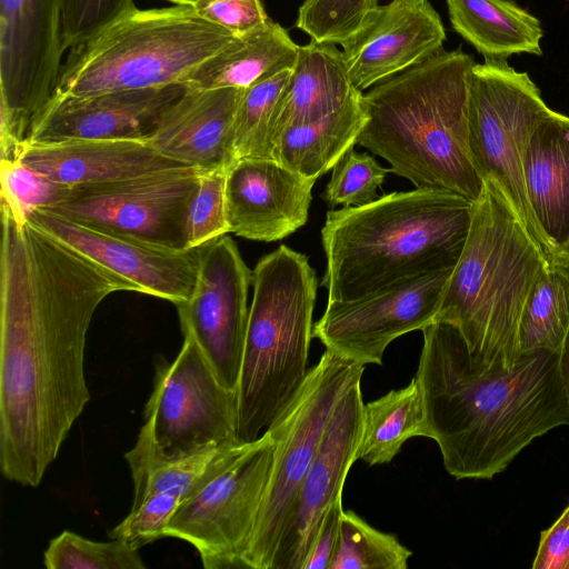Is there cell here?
I'll use <instances>...</instances> for the list:
<instances>
[{
	"label": "cell",
	"instance_id": "34",
	"mask_svg": "<svg viewBox=\"0 0 569 569\" xmlns=\"http://www.w3.org/2000/svg\"><path fill=\"white\" fill-rule=\"evenodd\" d=\"M378 0H305L296 27L311 40L342 44L363 26Z\"/></svg>",
	"mask_w": 569,
	"mask_h": 569
},
{
	"label": "cell",
	"instance_id": "12",
	"mask_svg": "<svg viewBox=\"0 0 569 569\" xmlns=\"http://www.w3.org/2000/svg\"><path fill=\"white\" fill-rule=\"evenodd\" d=\"M203 170L177 167L121 180L71 187L56 206L66 218L187 250V221Z\"/></svg>",
	"mask_w": 569,
	"mask_h": 569
},
{
	"label": "cell",
	"instance_id": "37",
	"mask_svg": "<svg viewBox=\"0 0 569 569\" xmlns=\"http://www.w3.org/2000/svg\"><path fill=\"white\" fill-rule=\"evenodd\" d=\"M228 169L203 170L191 200L188 221V248H200L230 232L226 200Z\"/></svg>",
	"mask_w": 569,
	"mask_h": 569
},
{
	"label": "cell",
	"instance_id": "5",
	"mask_svg": "<svg viewBox=\"0 0 569 569\" xmlns=\"http://www.w3.org/2000/svg\"><path fill=\"white\" fill-rule=\"evenodd\" d=\"M549 264L499 187L483 180L433 321L459 331L476 372L515 367L526 301Z\"/></svg>",
	"mask_w": 569,
	"mask_h": 569
},
{
	"label": "cell",
	"instance_id": "38",
	"mask_svg": "<svg viewBox=\"0 0 569 569\" xmlns=\"http://www.w3.org/2000/svg\"><path fill=\"white\" fill-rule=\"evenodd\" d=\"M133 0H62V39L71 49L131 12Z\"/></svg>",
	"mask_w": 569,
	"mask_h": 569
},
{
	"label": "cell",
	"instance_id": "15",
	"mask_svg": "<svg viewBox=\"0 0 569 569\" xmlns=\"http://www.w3.org/2000/svg\"><path fill=\"white\" fill-rule=\"evenodd\" d=\"M453 269V268H452ZM452 269L428 273L382 291L351 300L328 301L313 325L312 338L347 360L381 365L397 338L423 330L435 321Z\"/></svg>",
	"mask_w": 569,
	"mask_h": 569
},
{
	"label": "cell",
	"instance_id": "26",
	"mask_svg": "<svg viewBox=\"0 0 569 569\" xmlns=\"http://www.w3.org/2000/svg\"><path fill=\"white\" fill-rule=\"evenodd\" d=\"M362 94L318 120L282 131L273 147V160L308 179L332 169L357 143L366 123Z\"/></svg>",
	"mask_w": 569,
	"mask_h": 569
},
{
	"label": "cell",
	"instance_id": "17",
	"mask_svg": "<svg viewBox=\"0 0 569 569\" xmlns=\"http://www.w3.org/2000/svg\"><path fill=\"white\" fill-rule=\"evenodd\" d=\"M361 379L340 397L280 537L271 569H302L319 525L342 496L357 461L363 409Z\"/></svg>",
	"mask_w": 569,
	"mask_h": 569
},
{
	"label": "cell",
	"instance_id": "39",
	"mask_svg": "<svg viewBox=\"0 0 569 569\" xmlns=\"http://www.w3.org/2000/svg\"><path fill=\"white\" fill-rule=\"evenodd\" d=\"M180 503L171 493H158L132 507L128 516L114 527L109 537L121 539L136 549L167 537V527Z\"/></svg>",
	"mask_w": 569,
	"mask_h": 569
},
{
	"label": "cell",
	"instance_id": "8",
	"mask_svg": "<svg viewBox=\"0 0 569 569\" xmlns=\"http://www.w3.org/2000/svg\"><path fill=\"white\" fill-rule=\"evenodd\" d=\"M551 110L526 72L506 61L475 63L469 76L468 123L471 156L482 180L505 194L546 259L556 247L531 209L523 177L525 152L537 124Z\"/></svg>",
	"mask_w": 569,
	"mask_h": 569
},
{
	"label": "cell",
	"instance_id": "2",
	"mask_svg": "<svg viewBox=\"0 0 569 569\" xmlns=\"http://www.w3.org/2000/svg\"><path fill=\"white\" fill-rule=\"evenodd\" d=\"M422 335L415 378L428 438L453 478L490 480L533 440L569 426L557 352L521 353L510 370L480 373L453 326L432 322Z\"/></svg>",
	"mask_w": 569,
	"mask_h": 569
},
{
	"label": "cell",
	"instance_id": "13",
	"mask_svg": "<svg viewBox=\"0 0 569 569\" xmlns=\"http://www.w3.org/2000/svg\"><path fill=\"white\" fill-rule=\"evenodd\" d=\"M199 252L193 291L186 302L177 305L181 330L194 339L219 382L237 390L252 270L227 234L200 247Z\"/></svg>",
	"mask_w": 569,
	"mask_h": 569
},
{
	"label": "cell",
	"instance_id": "19",
	"mask_svg": "<svg viewBox=\"0 0 569 569\" xmlns=\"http://www.w3.org/2000/svg\"><path fill=\"white\" fill-rule=\"evenodd\" d=\"M182 83L92 96L51 97L28 141L136 139L148 141L166 111L187 91Z\"/></svg>",
	"mask_w": 569,
	"mask_h": 569
},
{
	"label": "cell",
	"instance_id": "45",
	"mask_svg": "<svg viewBox=\"0 0 569 569\" xmlns=\"http://www.w3.org/2000/svg\"><path fill=\"white\" fill-rule=\"evenodd\" d=\"M178 6H194L202 0H166Z\"/></svg>",
	"mask_w": 569,
	"mask_h": 569
},
{
	"label": "cell",
	"instance_id": "23",
	"mask_svg": "<svg viewBox=\"0 0 569 569\" xmlns=\"http://www.w3.org/2000/svg\"><path fill=\"white\" fill-rule=\"evenodd\" d=\"M361 93L336 44L311 40L299 46L296 64L278 102L273 147L286 129L328 116Z\"/></svg>",
	"mask_w": 569,
	"mask_h": 569
},
{
	"label": "cell",
	"instance_id": "32",
	"mask_svg": "<svg viewBox=\"0 0 569 569\" xmlns=\"http://www.w3.org/2000/svg\"><path fill=\"white\" fill-rule=\"evenodd\" d=\"M412 551L396 536L371 527L355 511H342L339 538L328 569H406Z\"/></svg>",
	"mask_w": 569,
	"mask_h": 569
},
{
	"label": "cell",
	"instance_id": "25",
	"mask_svg": "<svg viewBox=\"0 0 569 569\" xmlns=\"http://www.w3.org/2000/svg\"><path fill=\"white\" fill-rule=\"evenodd\" d=\"M299 46L270 19L260 28L237 36L182 81L192 90L246 89L283 70H291Z\"/></svg>",
	"mask_w": 569,
	"mask_h": 569
},
{
	"label": "cell",
	"instance_id": "16",
	"mask_svg": "<svg viewBox=\"0 0 569 569\" xmlns=\"http://www.w3.org/2000/svg\"><path fill=\"white\" fill-rule=\"evenodd\" d=\"M28 220L51 237L113 272L134 291L186 302L194 288L199 248L178 250L129 234L82 223L47 209H37Z\"/></svg>",
	"mask_w": 569,
	"mask_h": 569
},
{
	"label": "cell",
	"instance_id": "9",
	"mask_svg": "<svg viewBox=\"0 0 569 569\" xmlns=\"http://www.w3.org/2000/svg\"><path fill=\"white\" fill-rule=\"evenodd\" d=\"M365 366L325 350L298 393L269 426L273 461L243 568L271 569L296 498L316 457L329 418L343 392L360 380Z\"/></svg>",
	"mask_w": 569,
	"mask_h": 569
},
{
	"label": "cell",
	"instance_id": "4",
	"mask_svg": "<svg viewBox=\"0 0 569 569\" xmlns=\"http://www.w3.org/2000/svg\"><path fill=\"white\" fill-rule=\"evenodd\" d=\"M473 64L460 49L442 50L372 86L362 94L367 120L357 143L416 188L453 192L473 203L483 189L469 144Z\"/></svg>",
	"mask_w": 569,
	"mask_h": 569
},
{
	"label": "cell",
	"instance_id": "33",
	"mask_svg": "<svg viewBox=\"0 0 569 569\" xmlns=\"http://www.w3.org/2000/svg\"><path fill=\"white\" fill-rule=\"evenodd\" d=\"M48 569H143L138 549L121 539L100 542L64 530L43 555Z\"/></svg>",
	"mask_w": 569,
	"mask_h": 569
},
{
	"label": "cell",
	"instance_id": "43",
	"mask_svg": "<svg viewBox=\"0 0 569 569\" xmlns=\"http://www.w3.org/2000/svg\"><path fill=\"white\" fill-rule=\"evenodd\" d=\"M559 357V369L562 378V382L569 399V332L565 339V342L558 353Z\"/></svg>",
	"mask_w": 569,
	"mask_h": 569
},
{
	"label": "cell",
	"instance_id": "21",
	"mask_svg": "<svg viewBox=\"0 0 569 569\" xmlns=\"http://www.w3.org/2000/svg\"><path fill=\"white\" fill-rule=\"evenodd\" d=\"M243 89L187 91L166 111L148 142L161 154L201 170L234 161L233 122Z\"/></svg>",
	"mask_w": 569,
	"mask_h": 569
},
{
	"label": "cell",
	"instance_id": "36",
	"mask_svg": "<svg viewBox=\"0 0 569 569\" xmlns=\"http://www.w3.org/2000/svg\"><path fill=\"white\" fill-rule=\"evenodd\" d=\"M0 198L18 217L59 203L70 186L59 183L19 160L0 161Z\"/></svg>",
	"mask_w": 569,
	"mask_h": 569
},
{
	"label": "cell",
	"instance_id": "14",
	"mask_svg": "<svg viewBox=\"0 0 569 569\" xmlns=\"http://www.w3.org/2000/svg\"><path fill=\"white\" fill-rule=\"evenodd\" d=\"M64 51L62 0H0V111L27 137Z\"/></svg>",
	"mask_w": 569,
	"mask_h": 569
},
{
	"label": "cell",
	"instance_id": "7",
	"mask_svg": "<svg viewBox=\"0 0 569 569\" xmlns=\"http://www.w3.org/2000/svg\"><path fill=\"white\" fill-rule=\"evenodd\" d=\"M236 37L191 6L136 8L70 49L51 97L182 83Z\"/></svg>",
	"mask_w": 569,
	"mask_h": 569
},
{
	"label": "cell",
	"instance_id": "41",
	"mask_svg": "<svg viewBox=\"0 0 569 569\" xmlns=\"http://www.w3.org/2000/svg\"><path fill=\"white\" fill-rule=\"evenodd\" d=\"M532 569H569V503L559 518L540 533Z\"/></svg>",
	"mask_w": 569,
	"mask_h": 569
},
{
	"label": "cell",
	"instance_id": "44",
	"mask_svg": "<svg viewBox=\"0 0 569 569\" xmlns=\"http://www.w3.org/2000/svg\"><path fill=\"white\" fill-rule=\"evenodd\" d=\"M552 263H558L569 269V234L556 247L555 260Z\"/></svg>",
	"mask_w": 569,
	"mask_h": 569
},
{
	"label": "cell",
	"instance_id": "27",
	"mask_svg": "<svg viewBox=\"0 0 569 569\" xmlns=\"http://www.w3.org/2000/svg\"><path fill=\"white\" fill-rule=\"evenodd\" d=\"M453 29L486 61H506L516 53L541 56L539 20L507 0H447Z\"/></svg>",
	"mask_w": 569,
	"mask_h": 569
},
{
	"label": "cell",
	"instance_id": "24",
	"mask_svg": "<svg viewBox=\"0 0 569 569\" xmlns=\"http://www.w3.org/2000/svg\"><path fill=\"white\" fill-rule=\"evenodd\" d=\"M523 177L533 214L557 247L569 234V117L551 110L530 136Z\"/></svg>",
	"mask_w": 569,
	"mask_h": 569
},
{
	"label": "cell",
	"instance_id": "42",
	"mask_svg": "<svg viewBox=\"0 0 569 569\" xmlns=\"http://www.w3.org/2000/svg\"><path fill=\"white\" fill-rule=\"evenodd\" d=\"M342 511L340 496L325 513L302 569H328L338 542Z\"/></svg>",
	"mask_w": 569,
	"mask_h": 569
},
{
	"label": "cell",
	"instance_id": "1",
	"mask_svg": "<svg viewBox=\"0 0 569 569\" xmlns=\"http://www.w3.org/2000/svg\"><path fill=\"white\" fill-rule=\"evenodd\" d=\"M0 469L37 487L90 400L84 348L99 305L133 287L1 202Z\"/></svg>",
	"mask_w": 569,
	"mask_h": 569
},
{
	"label": "cell",
	"instance_id": "18",
	"mask_svg": "<svg viewBox=\"0 0 569 569\" xmlns=\"http://www.w3.org/2000/svg\"><path fill=\"white\" fill-rule=\"evenodd\" d=\"M445 40L440 16L428 0H391L341 46L351 81L362 91L441 52Z\"/></svg>",
	"mask_w": 569,
	"mask_h": 569
},
{
	"label": "cell",
	"instance_id": "3",
	"mask_svg": "<svg viewBox=\"0 0 569 569\" xmlns=\"http://www.w3.org/2000/svg\"><path fill=\"white\" fill-rule=\"evenodd\" d=\"M472 202L426 188L329 210L321 229L328 301L356 300L452 269L470 227Z\"/></svg>",
	"mask_w": 569,
	"mask_h": 569
},
{
	"label": "cell",
	"instance_id": "11",
	"mask_svg": "<svg viewBox=\"0 0 569 569\" xmlns=\"http://www.w3.org/2000/svg\"><path fill=\"white\" fill-rule=\"evenodd\" d=\"M144 421L151 427L157 447L168 457L240 442L237 390L219 382L189 335H183L173 361L157 362Z\"/></svg>",
	"mask_w": 569,
	"mask_h": 569
},
{
	"label": "cell",
	"instance_id": "20",
	"mask_svg": "<svg viewBox=\"0 0 569 569\" xmlns=\"http://www.w3.org/2000/svg\"><path fill=\"white\" fill-rule=\"evenodd\" d=\"M315 182L271 159L236 160L226 178L230 232L264 242L290 236L308 220Z\"/></svg>",
	"mask_w": 569,
	"mask_h": 569
},
{
	"label": "cell",
	"instance_id": "30",
	"mask_svg": "<svg viewBox=\"0 0 569 569\" xmlns=\"http://www.w3.org/2000/svg\"><path fill=\"white\" fill-rule=\"evenodd\" d=\"M569 332V269L550 263L526 301L519 327V352L559 353Z\"/></svg>",
	"mask_w": 569,
	"mask_h": 569
},
{
	"label": "cell",
	"instance_id": "10",
	"mask_svg": "<svg viewBox=\"0 0 569 569\" xmlns=\"http://www.w3.org/2000/svg\"><path fill=\"white\" fill-rule=\"evenodd\" d=\"M273 451L268 431L254 441L226 446L200 488L179 503L167 537L192 545L206 569L243 568L242 556L260 512Z\"/></svg>",
	"mask_w": 569,
	"mask_h": 569
},
{
	"label": "cell",
	"instance_id": "22",
	"mask_svg": "<svg viewBox=\"0 0 569 569\" xmlns=\"http://www.w3.org/2000/svg\"><path fill=\"white\" fill-rule=\"evenodd\" d=\"M20 161L70 187L127 179L188 167L136 139H69L27 141Z\"/></svg>",
	"mask_w": 569,
	"mask_h": 569
},
{
	"label": "cell",
	"instance_id": "28",
	"mask_svg": "<svg viewBox=\"0 0 569 569\" xmlns=\"http://www.w3.org/2000/svg\"><path fill=\"white\" fill-rule=\"evenodd\" d=\"M413 437L428 438L425 405L417 379L363 405L356 458L369 466L390 463Z\"/></svg>",
	"mask_w": 569,
	"mask_h": 569
},
{
	"label": "cell",
	"instance_id": "31",
	"mask_svg": "<svg viewBox=\"0 0 569 569\" xmlns=\"http://www.w3.org/2000/svg\"><path fill=\"white\" fill-rule=\"evenodd\" d=\"M291 70H283L243 89L233 122L236 160H273V122Z\"/></svg>",
	"mask_w": 569,
	"mask_h": 569
},
{
	"label": "cell",
	"instance_id": "6",
	"mask_svg": "<svg viewBox=\"0 0 569 569\" xmlns=\"http://www.w3.org/2000/svg\"><path fill=\"white\" fill-rule=\"evenodd\" d=\"M252 286L237 388L240 442L261 437L307 378L318 279L305 254L280 246L258 261Z\"/></svg>",
	"mask_w": 569,
	"mask_h": 569
},
{
	"label": "cell",
	"instance_id": "35",
	"mask_svg": "<svg viewBox=\"0 0 569 569\" xmlns=\"http://www.w3.org/2000/svg\"><path fill=\"white\" fill-rule=\"evenodd\" d=\"M390 172L375 157L349 149L332 168L322 198L329 208L359 207L378 198L377 190Z\"/></svg>",
	"mask_w": 569,
	"mask_h": 569
},
{
	"label": "cell",
	"instance_id": "29",
	"mask_svg": "<svg viewBox=\"0 0 569 569\" xmlns=\"http://www.w3.org/2000/svg\"><path fill=\"white\" fill-rule=\"evenodd\" d=\"M224 447L209 448L184 457H168L157 447L151 427L144 421L136 445L124 455L133 480L131 508L158 493L174 495L180 502L187 499L209 477Z\"/></svg>",
	"mask_w": 569,
	"mask_h": 569
},
{
	"label": "cell",
	"instance_id": "40",
	"mask_svg": "<svg viewBox=\"0 0 569 569\" xmlns=\"http://www.w3.org/2000/svg\"><path fill=\"white\" fill-rule=\"evenodd\" d=\"M192 7L201 18L236 36L251 32L269 20L260 0H202Z\"/></svg>",
	"mask_w": 569,
	"mask_h": 569
}]
</instances>
